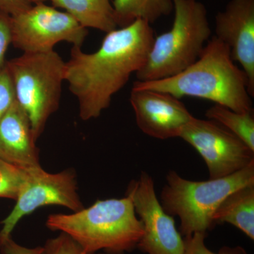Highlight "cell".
Instances as JSON below:
<instances>
[{
    "mask_svg": "<svg viewBox=\"0 0 254 254\" xmlns=\"http://www.w3.org/2000/svg\"><path fill=\"white\" fill-rule=\"evenodd\" d=\"M154 38L150 23L138 19L107 33L94 53L72 46L64 81L78 100L82 120L98 118L109 108L114 95L144 64Z\"/></svg>",
    "mask_w": 254,
    "mask_h": 254,
    "instance_id": "cell-1",
    "label": "cell"
},
{
    "mask_svg": "<svg viewBox=\"0 0 254 254\" xmlns=\"http://www.w3.org/2000/svg\"><path fill=\"white\" fill-rule=\"evenodd\" d=\"M132 88L163 92L178 99L202 98L237 113L254 111L245 72L232 60L229 47L215 36L182 72L157 81H136Z\"/></svg>",
    "mask_w": 254,
    "mask_h": 254,
    "instance_id": "cell-2",
    "label": "cell"
},
{
    "mask_svg": "<svg viewBox=\"0 0 254 254\" xmlns=\"http://www.w3.org/2000/svg\"><path fill=\"white\" fill-rule=\"evenodd\" d=\"M47 227L72 238L86 254L104 251L108 254H125L137 247L143 235L129 197L98 200L89 208L72 214H53Z\"/></svg>",
    "mask_w": 254,
    "mask_h": 254,
    "instance_id": "cell-3",
    "label": "cell"
},
{
    "mask_svg": "<svg viewBox=\"0 0 254 254\" xmlns=\"http://www.w3.org/2000/svg\"><path fill=\"white\" fill-rule=\"evenodd\" d=\"M175 18L170 31L154 38L137 81H151L178 74L199 58L211 36L208 11L198 0H173Z\"/></svg>",
    "mask_w": 254,
    "mask_h": 254,
    "instance_id": "cell-4",
    "label": "cell"
},
{
    "mask_svg": "<svg viewBox=\"0 0 254 254\" xmlns=\"http://www.w3.org/2000/svg\"><path fill=\"white\" fill-rule=\"evenodd\" d=\"M166 181L159 200L167 213L180 218L182 235L207 233L215 225L214 214L222 202L235 190L254 185V163L230 176L207 181L186 180L170 170Z\"/></svg>",
    "mask_w": 254,
    "mask_h": 254,
    "instance_id": "cell-5",
    "label": "cell"
},
{
    "mask_svg": "<svg viewBox=\"0 0 254 254\" xmlns=\"http://www.w3.org/2000/svg\"><path fill=\"white\" fill-rule=\"evenodd\" d=\"M15 100L31 123L35 139L41 136L48 120L59 109L64 81L65 62L56 51L23 53L6 62Z\"/></svg>",
    "mask_w": 254,
    "mask_h": 254,
    "instance_id": "cell-6",
    "label": "cell"
},
{
    "mask_svg": "<svg viewBox=\"0 0 254 254\" xmlns=\"http://www.w3.org/2000/svg\"><path fill=\"white\" fill-rule=\"evenodd\" d=\"M11 44L23 53H47L61 42L82 47L88 30L66 11L45 3L11 16Z\"/></svg>",
    "mask_w": 254,
    "mask_h": 254,
    "instance_id": "cell-7",
    "label": "cell"
},
{
    "mask_svg": "<svg viewBox=\"0 0 254 254\" xmlns=\"http://www.w3.org/2000/svg\"><path fill=\"white\" fill-rule=\"evenodd\" d=\"M179 137L204 160L210 179L230 176L254 163V151L236 135L213 120L193 118Z\"/></svg>",
    "mask_w": 254,
    "mask_h": 254,
    "instance_id": "cell-8",
    "label": "cell"
},
{
    "mask_svg": "<svg viewBox=\"0 0 254 254\" xmlns=\"http://www.w3.org/2000/svg\"><path fill=\"white\" fill-rule=\"evenodd\" d=\"M127 195L143 227L136 248L145 254H184L185 238L177 230L173 216L162 206L151 176L142 172L138 180L130 182Z\"/></svg>",
    "mask_w": 254,
    "mask_h": 254,
    "instance_id": "cell-9",
    "label": "cell"
},
{
    "mask_svg": "<svg viewBox=\"0 0 254 254\" xmlns=\"http://www.w3.org/2000/svg\"><path fill=\"white\" fill-rule=\"evenodd\" d=\"M74 171L47 173L41 167L28 170L26 185L16 199L12 211L5 218L0 231V242L11 237L15 227L26 215L45 205H56L73 212L83 208L77 191Z\"/></svg>",
    "mask_w": 254,
    "mask_h": 254,
    "instance_id": "cell-10",
    "label": "cell"
},
{
    "mask_svg": "<svg viewBox=\"0 0 254 254\" xmlns=\"http://www.w3.org/2000/svg\"><path fill=\"white\" fill-rule=\"evenodd\" d=\"M137 126L157 139L180 136L194 117L180 99L163 92L132 88L129 98Z\"/></svg>",
    "mask_w": 254,
    "mask_h": 254,
    "instance_id": "cell-11",
    "label": "cell"
},
{
    "mask_svg": "<svg viewBox=\"0 0 254 254\" xmlns=\"http://www.w3.org/2000/svg\"><path fill=\"white\" fill-rule=\"evenodd\" d=\"M215 36L229 47L245 72L254 95V0H230L215 16Z\"/></svg>",
    "mask_w": 254,
    "mask_h": 254,
    "instance_id": "cell-12",
    "label": "cell"
},
{
    "mask_svg": "<svg viewBox=\"0 0 254 254\" xmlns=\"http://www.w3.org/2000/svg\"><path fill=\"white\" fill-rule=\"evenodd\" d=\"M31 123L16 100L0 120V159L23 169L40 168Z\"/></svg>",
    "mask_w": 254,
    "mask_h": 254,
    "instance_id": "cell-13",
    "label": "cell"
},
{
    "mask_svg": "<svg viewBox=\"0 0 254 254\" xmlns=\"http://www.w3.org/2000/svg\"><path fill=\"white\" fill-rule=\"evenodd\" d=\"M63 9L83 27L107 33L118 28L111 0H48Z\"/></svg>",
    "mask_w": 254,
    "mask_h": 254,
    "instance_id": "cell-14",
    "label": "cell"
},
{
    "mask_svg": "<svg viewBox=\"0 0 254 254\" xmlns=\"http://www.w3.org/2000/svg\"><path fill=\"white\" fill-rule=\"evenodd\" d=\"M214 223L233 225L254 240V185L242 187L228 195L214 214Z\"/></svg>",
    "mask_w": 254,
    "mask_h": 254,
    "instance_id": "cell-15",
    "label": "cell"
},
{
    "mask_svg": "<svg viewBox=\"0 0 254 254\" xmlns=\"http://www.w3.org/2000/svg\"><path fill=\"white\" fill-rule=\"evenodd\" d=\"M112 4L115 22L120 28L138 19L153 23L174 11L173 0H113Z\"/></svg>",
    "mask_w": 254,
    "mask_h": 254,
    "instance_id": "cell-16",
    "label": "cell"
},
{
    "mask_svg": "<svg viewBox=\"0 0 254 254\" xmlns=\"http://www.w3.org/2000/svg\"><path fill=\"white\" fill-rule=\"evenodd\" d=\"M205 117L236 135L254 151V111L237 113L226 107L215 104L206 110Z\"/></svg>",
    "mask_w": 254,
    "mask_h": 254,
    "instance_id": "cell-17",
    "label": "cell"
},
{
    "mask_svg": "<svg viewBox=\"0 0 254 254\" xmlns=\"http://www.w3.org/2000/svg\"><path fill=\"white\" fill-rule=\"evenodd\" d=\"M28 177V170L0 159V198L16 200Z\"/></svg>",
    "mask_w": 254,
    "mask_h": 254,
    "instance_id": "cell-18",
    "label": "cell"
},
{
    "mask_svg": "<svg viewBox=\"0 0 254 254\" xmlns=\"http://www.w3.org/2000/svg\"><path fill=\"white\" fill-rule=\"evenodd\" d=\"M206 233H195L185 237V250L184 254H248L245 248L237 247H224L218 252L209 250L205 243Z\"/></svg>",
    "mask_w": 254,
    "mask_h": 254,
    "instance_id": "cell-19",
    "label": "cell"
},
{
    "mask_svg": "<svg viewBox=\"0 0 254 254\" xmlns=\"http://www.w3.org/2000/svg\"><path fill=\"white\" fill-rule=\"evenodd\" d=\"M43 247L45 254H108L85 253L72 238L63 232H61L59 236L47 241Z\"/></svg>",
    "mask_w": 254,
    "mask_h": 254,
    "instance_id": "cell-20",
    "label": "cell"
},
{
    "mask_svg": "<svg viewBox=\"0 0 254 254\" xmlns=\"http://www.w3.org/2000/svg\"><path fill=\"white\" fill-rule=\"evenodd\" d=\"M15 102L14 87L6 64L0 69V120Z\"/></svg>",
    "mask_w": 254,
    "mask_h": 254,
    "instance_id": "cell-21",
    "label": "cell"
},
{
    "mask_svg": "<svg viewBox=\"0 0 254 254\" xmlns=\"http://www.w3.org/2000/svg\"><path fill=\"white\" fill-rule=\"evenodd\" d=\"M11 44V16L0 11V69L6 64L5 56Z\"/></svg>",
    "mask_w": 254,
    "mask_h": 254,
    "instance_id": "cell-22",
    "label": "cell"
},
{
    "mask_svg": "<svg viewBox=\"0 0 254 254\" xmlns=\"http://www.w3.org/2000/svg\"><path fill=\"white\" fill-rule=\"evenodd\" d=\"M0 252L1 254H45L44 247H37L27 248L18 245L10 237L0 242Z\"/></svg>",
    "mask_w": 254,
    "mask_h": 254,
    "instance_id": "cell-23",
    "label": "cell"
},
{
    "mask_svg": "<svg viewBox=\"0 0 254 254\" xmlns=\"http://www.w3.org/2000/svg\"><path fill=\"white\" fill-rule=\"evenodd\" d=\"M29 0H0V11L14 16L31 7Z\"/></svg>",
    "mask_w": 254,
    "mask_h": 254,
    "instance_id": "cell-24",
    "label": "cell"
},
{
    "mask_svg": "<svg viewBox=\"0 0 254 254\" xmlns=\"http://www.w3.org/2000/svg\"><path fill=\"white\" fill-rule=\"evenodd\" d=\"M33 4H38V3H45L48 0H29Z\"/></svg>",
    "mask_w": 254,
    "mask_h": 254,
    "instance_id": "cell-25",
    "label": "cell"
}]
</instances>
